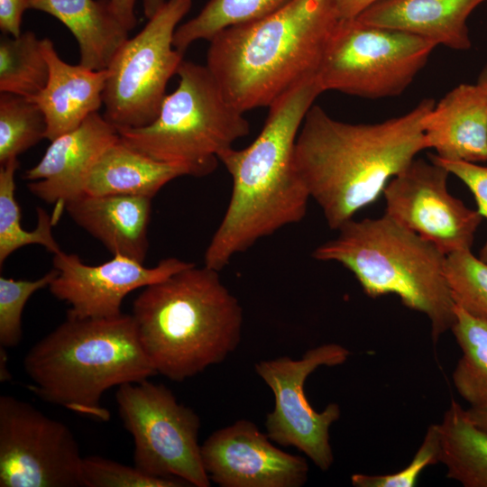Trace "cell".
Here are the masks:
<instances>
[{"instance_id": "d6986e66", "label": "cell", "mask_w": 487, "mask_h": 487, "mask_svg": "<svg viewBox=\"0 0 487 487\" xmlns=\"http://www.w3.org/2000/svg\"><path fill=\"white\" fill-rule=\"evenodd\" d=\"M49 64L44 88L31 99L41 109L47 123L46 139L55 138L78 128L87 116L98 112L107 71L90 69L65 62L49 38L41 39Z\"/></svg>"}, {"instance_id": "7c38bea8", "label": "cell", "mask_w": 487, "mask_h": 487, "mask_svg": "<svg viewBox=\"0 0 487 487\" xmlns=\"http://www.w3.org/2000/svg\"><path fill=\"white\" fill-rule=\"evenodd\" d=\"M349 355L341 345L325 344L308 350L299 360L282 356L254 366L274 395V409L266 416V434L282 446L296 447L322 471L329 470L334 462L329 429L339 419L341 409L337 403H329L322 412L316 411L304 385L317 368L343 364Z\"/></svg>"}, {"instance_id": "7402d4cb", "label": "cell", "mask_w": 487, "mask_h": 487, "mask_svg": "<svg viewBox=\"0 0 487 487\" xmlns=\"http://www.w3.org/2000/svg\"><path fill=\"white\" fill-rule=\"evenodd\" d=\"M181 176H189L184 167L153 160L127 146L119 138L103 152L92 167L84 193L153 198L168 182Z\"/></svg>"}, {"instance_id": "ab89813d", "label": "cell", "mask_w": 487, "mask_h": 487, "mask_svg": "<svg viewBox=\"0 0 487 487\" xmlns=\"http://www.w3.org/2000/svg\"><path fill=\"white\" fill-rule=\"evenodd\" d=\"M478 83H480L487 93V67H485L479 76Z\"/></svg>"}, {"instance_id": "f1b7e54d", "label": "cell", "mask_w": 487, "mask_h": 487, "mask_svg": "<svg viewBox=\"0 0 487 487\" xmlns=\"http://www.w3.org/2000/svg\"><path fill=\"white\" fill-rule=\"evenodd\" d=\"M446 276L455 305L487 320V263L471 250L446 255Z\"/></svg>"}, {"instance_id": "8fae6325", "label": "cell", "mask_w": 487, "mask_h": 487, "mask_svg": "<svg viewBox=\"0 0 487 487\" xmlns=\"http://www.w3.org/2000/svg\"><path fill=\"white\" fill-rule=\"evenodd\" d=\"M83 458L67 425L0 397V487H83Z\"/></svg>"}, {"instance_id": "f546056e", "label": "cell", "mask_w": 487, "mask_h": 487, "mask_svg": "<svg viewBox=\"0 0 487 487\" xmlns=\"http://www.w3.org/2000/svg\"><path fill=\"white\" fill-rule=\"evenodd\" d=\"M57 274L53 268L34 280L0 277V346L12 348L20 343L22 313L26 302L33 293L49 287Z\"/></svg>"}, {"instance_id": "f35d334b", "label": "cell", "mask_w": 487, "mask_h": 487, "mask_svg": "<svg viewBox=\"0 0 487 487\" xmlns=\"http://www.w3.org/2000/svg\"><path fill=\"white\" fill-rule=\"evenodd\" d=\"M7 357L5 348L0 346V381L5 382L11 379V374L7 369Z\"/></svg>"}, {"instance_id": "e0dca14e", "label": "cell", "mask_w": 487, "mask_h": 487, "mask_svg": "<svg viewBox=\"0 0 487 487\" xmlns=\"http://www.w3.org/2000/svg\"><path fill=\"white\" fill-rule=\"evenodd\" d=\"M427 149L446 161H487V93L480 83L460 84L425 115Z\"/></svg>"}, {"instance_id": "e575fe53", "label": "cell", "mask_w": 487, "mask_h": 487, "mask_svg": "<svg viewBox=\"0 0 487 487\" xmlns=\"http://www.w3.org/2000/svg\"><path fill=\"white\" fill-rule=\"evenodd\" d=\"M124 26L130 32L137 24L136 0H106Z\"/></svg>"}, {"instance_id": "2e32d148", "label": "cell", "mask_w": 487, "mask_h": 487, "mask_svg": "<svg viewBox=\"0 0 487 487\" xmlns=\"http://www.w3.org/2000/svg\"><path fill=\"white\" fill-rule=\"evenodd\" d=\"M119 138L117 128L95 112L78 128L51 141L41 161L25 170L23 179L32 181V194L56 205L55 222L68 201L84 194L92 167Z\"/></svg>"}, {"instance_id": "83f0119b", "label": "cell", "mask_w": 487, "mask_h": 487, "mask_svg": "<svg viewBox=\"0 0 487 487\" xmlns=\"http://www.w3.org/2000/svg\"><path fill=\"white\" fill-rule=\"evenodd\" d=\"M47 123L31 98L11 93L0 95V165L46 138Z\"/></svg>"}, {"instance_id": "52a82bcc", "label": "cell", "mask_w": 487, "mask_h": 487, "mask_svg": "<svg viewBox=\"0 0 487 487\" xmlns=\"http://www.w3.org/2000/svg\"><path fill=\"white\" fill-rule=\"evenodd\" d=\"M177 75L179 85L166 95L155 120L118 133L132 149L204 177L215 171L220 152L249 133L250 124L206 65L183 60Z\"/></svg>"}, {"instance_id": "d590c367", "label": "cell", "mask_w": 487, "mask_h": 487, "mask_svg": "<svg viewBox=\"0 0 487 487\" xmlns=\"http://www.w3.org/2000/svg\"><path fill=\"white\" fill-rule=\"evenodd\" d=\"M378 0H335L338 15L341 20L355 18L364 9Z\"/></svg>"}, {"instance_id": "603a6c76", "label": "cell", "mask_w": 487, "mask_h": 487, "mask_svg": "<svg viewBox=\"0 0 487 487\" xmlns=\"http://www.w3.org/2000/svg\"><path fill=\"white\" fill-rule=\"evenodd\" d=\"M438 427L439 463L446 468V477L465 487H487V434L470 420L455 400Z\"/></svg>"}, {"instance_id": "4316f807", "label": "cell", "mask_w": 487, "mask_h": 487, "mask_svg": "<svg viewBox=\"0 0 487 487\" xmlns=\"http://www.w3.org/2000/svg\"><path fill=\"white\" fill-rule=\"evenodd\" d=\"M291 0H208L192 19L178 26L173 46L182 53L198 40L210 41L222 30L261 19Z\"/></svg>"}, {"instance_id": "d4e9b609", "label": "cell", "mask_w": 487, "mask_h": 487, "mask_svg": "<svg viewBox=\"0 0 487 487\" xmlns=\"http://www.w3.org/2000/svg\"><path fill=\"white\" fill-rule=\"evenodd\" d=\"M49 64L41 40L26 31L14 37L3 34L0 39V92L32 98L46 86Z\"/></svg>"}, {"instance_id": "9a60e30c", "label": "cell", "mask_w": 487, "mask_h": 487, "mask_svg": "<svg viewBox=\"0 0 487 487\" xmlns=\"http://www.w3.org/2000/svg\"><path fill=\"white\" fill-rule=\"evenodd\" d=\"M201 457L210 481L221 487H301L308 478L303 456L276 447L247 419L213 432Z\"/></svg>"}, {"instance_id": "74e56055", "label": "cell", "mask_w": 487, "mask_h": 487, "mask_svg": "<svg viewBox=\"0 0 487 487\" xmlns=\"http://www.w3.org/2000/svg\"><path fill=\"white\" fill-rule=\"evenodd\" d=\"M143 13L147 19L151 18L167 0H141Z\"/></svg>"}, {"instance_id": "5bb4252c", "label": "cell", "mask_w": 487, "mask_h": 487, "mask_svg": "<svg viewBox=\"0 0 487 487\" xmlns=\"http://www.w3.org/2000/svg\"><path fill=\"white\" fill-rule=\"evenodd\" d=\"M57 276L49 285L51 293L69 305L67 317L113 318L122 315L125 296L134 289L161 281L190 266L178 258H166L154 266L115 254L102 264L88 265L74 253L53 254Z\"/></svg>"}, {"instance_id": "3957f363", "label": "cell", "mask_w": 487, "mask_h": 487, "mask_svg": "<svg viewBox=\"0 0 487 487\" xmlns=\"http://www.w3.org/2000/svg\"><path fill=\"white\" fill-rule=\"evenodd\" d=\"M340 21L335 0H291L269 15L216 34L206 66L241 112L269 107L317 75Z\"/></svg>"}, {"instance_id": "d6a6232c", "label": "cell", "mask_w": 487, "mask_h": 487, "mask_svg": "<svg viewBox=\"0 0 487 487\" xmlns=\"http://www.w3.org/2000/svg\"><path fill=\"white\" fill-rule=\"evenodd\" d=\"M430 160L446 168L454 174L473 193L478 212L487 219V166L463 161H446L432 155ZM480 259L487 263V241L480 252Z\"/></svg>"}, {"instance_id": "484cf974", "label": "cell", "mask_w": 487, "mask_h": 487, "mask_svg": "<svg viewBox=\"0 0 487 487\" xmlns=\"http://www.w3.org/2000/svg\"><path fill=\"white\" fill-rule=\"evenodd\" d=\"M18 168V159L0 165L1 267L9 255L23 246L40 244L52 254L62 251L52 234L53 216L44 209L37 207L38 223L34 230L27 231L22 227L20 207L14 197V174Z\"/></svg>"}, {"instance_id": "1f68e13d", "label": "cell", "mask_w": 487, "mask_h": 487, "mask_svg": "<svg viewBox=\"0 0 487 487\" xmlns=\"http://www.w3.org/2000/svg\"><path fill=\"white\" fill-rule=\"evenodd\" d=\"M441 440L438 424L430 425L410 463L400 471L389 474L354 473L351 483L355 487H414L421 473L440 462Z\"/></svg>"}, {"instance_id": "ba28073f", "label": "cell", "mask_w": 487, "mask_h": 487, "mask_svg": "<svg viewBox=\"0 0 487 487\" xmlns=\"http://www.w3.org/2000/svg\"><path fill=\"white\" fill-rule=\"evenodd\" d=\"M437 45L399 30L341 20L327 45L317 80L323 91L364 98L400 95Z\"/></svg>"}, {"instance_id": "6da1fadb", "label": "cell", "mask_w": 487, "mask_h": 487, "mask_svg": "<svg viewBox=\"0 0 487 487\" xmlns=\"http://www.w3.org/2000/svg\"><path fill=\"white\" fill-rule=\"evenodd\" d=\"M323 92L317 75L303 80L271 104L249 146L219 153L233 188L204 265L220 271L234 255L304 218L310 196L295 166V146L306 115Z\"/></svg>"}, {"instance_id": "8992f818", "label": "cell", "mask_w": 487, "mask_h": 487, "mask_svg": "<svg viewBox=\"0 0 487 487\" xmlns=\"http://www.w3.org/2000/svg\"><path fill=\"white\" fill-rule=\"evenodd\" d=\"M337 231V237L314 250V259L342 264L369 297L394 294L426 315L435 344L451 329L455 305L446 276V255L439 248L386 214L351 219Z\"/></svg>"}, {"instance_id": "ffe728a7", "label": "cell", "mask_w": 487, "mask_h": 487, "mask_svg": "<svg viewBox=\"0 0 487 487\" xmlns=\"http://www.w3.org/2000/svg\"><path fill=\"white\" fill-rule=\"evenodd\" d=\"M486 0H378L355 19L409 32L436 45L464 51L471 47L467 20Z\"/></svg>"}, {"instance_id": "277c9868", "label": "cell", "mask_w": 487, "mask_h": 487, "mask_svg": "<svg viewBox=\"0 0 487 487\" xmlns=\"http://www.w3.org/2000/svg\"><path fill=\"white\" fill-rule=\"evenodd\" d=\"M218 272L192 263L134 299L138 337L158 374L181 382L237 348L243 308Z\"/></svg>"}, {"instance_id": "836d02e7", "label": "cell", "mask_w": 487, "mask_h": 487, "mask_svg": "<svg viewBox=\"0 0 487 487\" xmlns=\"http://www.w3.org/2000/svg\"><path fill=\"white\" fill-rule=\"evenodd\" d=\"M30 9V0H0V29L3 34L17 37L23 13Z\"/></svg>"}, {"instance_id": "5b68a950", "label": "cell", "mask_w": 487, "mask_h": 487, "mask_svg": "<svg viewBox=\"0 0 487 487\" xmlns=\"http://www.w3.org/2000/svg\"><path fill=\"white\" fill-rule=\"evenodd\" d=\"M28 389L40 399L106 421L105 391L158 374L140 343L132 315L67 317L26 354Z\"/></svg>"}, {"instance_id": "30bf717a", "label": "cell", "mask_w": 487, "mask_h": 487, "mask_svg": "<svg viewBox=\"0 0 487 487\" xmlns=\"http://www.w3.org/2000/svg\"><path fill=\"white\" fill-rule=\"evenodd\" d=\"M118 414L133 439L134 466L146 474L209 487L198 445L200 418L163 384L125 383L115 393Z\"/></svg>"}, {"instance_id": "7a4b0ae2", "label": "cell", "mask_w": 487, "mask_h": 487, "mask_svg": "<svg viewBox=\"0 0 487 487\" xmlns=\"http://www.w3.org/2000/svg\"><path fill=\"white\" fill-rule=\"evenodd\" d=\"M434 105L423 99L405 115L378 124L344 123L311 106L297 137L295 166L332 230L376 201L427 149L422 119Z\"/></svg>"}, {"instance_id": "4dcf8cb0", "label": "cell", "mask_w": 487, "mask_h": 487, "mask_svg": "<svg viewBox=\"0 0 487 487\" xmlns=\"http://www.w3.org/2000/svg\"><path fill=\"white\" fill-rule=\"evenodd\" d=\"M83 487H179L187 483L179 479L161 478L144 473L100 456H87L82 463Z\"/></svg>"}, {"instance_id": "44dd1931", "label": "cell", "mask_w": 487, "mask_h": 487, "mask_svg": "<svg viewBox=\"0 0 487 487\" xmlns=\"http://www.w3.org/2000/svg\"><path fill=\"white\" fill-rule=\"evenodd\" d=\"M30 9L46 13L63 23L76 39L79 64L106 69L129 31L106 0H30Z\"/></svg>"}, {"instance_id": "ac0fdd59", "label": "cell", "mask_w": 487, "mask_h": 487, "mask_svg": "<svg viewBox=\"0 0 487 487\" xmlns=\"http://www.w3.org/2000/svg\"><path fill=\"white\" fill-rule=\"evenodd\" d=\"M152 198L82 194L65 204L72 220L113 254L143 263L148 249Z\"/></svg>"}, {"instance_id": "cb8c5ba5", "label": "cell", "mask_w": 487, "mask_h": 487, "mask_svg": "<svg viewBox=\"0 0 487 487\" xmlns=\"http://www.w3.org/2000/svg\"><path fill=\"white\" fill-rule=\"evenodd\" d=\"M451 331L462 355L452 373L453 384L470 406L487 402V320L455 308Z\"/></svg>"}, {"instance_id": "4fadbf2b", "label": "cell", "mask_w": 487, "mask_h": 487, "mask_svg": "<svg viewBox=\"0 0 487 487\" xmlns=\"http://www.w3.org/2000/svg\"><path fill=\"white\" fill-rule=\"evenodd\" d=\"M449 174L432 160L415 158L383 190L385 214L446 255L471 250L482 218L449 193Z\"/></svg>"}, {"instance_id": "9c48e42d", "label": "cell", "mask_w": 487, "mask_h": 487, "mask_svg": "<svg viewBox=\"0 0 487 487\" xmlns=\"http://www.w3.org/2000/svg\"><path fill=\"white\" fill-rule=\"evenodd\" d=\"M191 6L192 0H167L110 60L103 115L117 129L143 127L157 117L167 84L184 60L173 36Z\"/></svg>"}, {"instance_id": "8d00e7d4", "label": "cell", "mask_w": 487, "mask_h": 487, "mask_svg": "<svg viewBox=\"0 0 487 487\" xmlns=\"http://www.w3.org/2000/svg\"><path fill=\"white\" fill-rule=\"evenodd\" d=\"M470 420L487 434V402L465 409Z\"/></svg>"}]
</instances>
